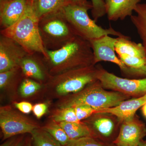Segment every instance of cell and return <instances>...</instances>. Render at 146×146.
Returning a JSON list of instances; mask_svg holds the SVG:
<instances>
[{"mask_svg": "<svg viewBox=\"0 0 146 146\" xmlns=\"http://www.w3.org/2000/svg\"><path fill=\"white\" fill-rule=\"evenodd\" d=\"M46 51L47 58L44 59L51 76L96 65L90 42L78 36H75L59 49Z\"/></svg>", "mask_w": 146, "mask_h": 146, "instance_id": "cell-1", "label": "cell"}, {"mask_svg": "<svg viewBox=\"0 0 146 146\" xmlns=\"http://www.w3.org/2000/svg\"><path fill=\"white\" fill-rule=\"evenodd\" d=\"M39 18L29 1L26 9L21 18L11 26L1 30V34L13 39L29 54L39 53L47 58L39 33Z\"/></svg>", "mask_w": 146, "mask_h": 146, "instance_id": "cell-2", "label": "cell"}, {"mask_svg": "<svg viewBox=\"0 0 146 146\" xmlns=\"http://www.w3.org/2000/svg\"><path fill=\"white\" fill-rule=\"evenodd\" d=\"M130 98L120 92L106 91L98 80L89 84L79 92L70 95L61 102L59 108L88 105L96 112L99 110L115 107Z\"/></svg>", "mask_w": 146, "mask_h": 146, "instance_id": "cell-3", "label": "cell"}, {"mask_svg": "<svg viewBox=\"0 0 146 146\" xmlns=\"http://www.w3.org/2000/svg\"><path fill=\"white\" fill-rule=\"evenodd\" d=\"M92 8V5L69 3L62 9V12L77 36L88 41L105 35H112L117 37L125 36L111 27L105 29L98 25L96 22L91 19L88 15V10Z\"/></svg>", "mask_w": 146, "mask_h": 146, "instance_id": "cell-4", "label": "cell"}, {"mask_svg": "<svg viewBox=\"0 0 146 146\" xmlns=\"http://www.w3.org/2000/svg\"><path fill=\"white\" fill-rule=\"evenodd\" d=\"M39 27L43 45L49 50L59 49L77 36L62 9L39 18Z\"/></svg>", "mask_w": 146, "mask_h": 146, "instance_id": "cell-5", "label": "cell"}, {"mask_svg": "<svg viewBox=\"0 0 146 146\" xmlns=\"http://www.w3.org/2000/svg\"><path fill=\"white\" fill-rule=\"evenodd\" d=\"M100 66L92 65L72 69L50 76L49 83L60 96L75 94L98 80Z\"/></svg>", "mask_w": 146, "mask_h": 146, "instance_id": "cell-6", "label": "cell"}, {"mask_svg": "<svg viewBox=\"0 0 146 146\" xmlns=\"http://www.w3.org/2000/svg\"><path fill=\"white\" fill-rule=\"evenodd\" d=\"M98 80L105 89L139 98L146 94V78L129 79L119 77L100 66Z\"/></svg>", "mask_w": 146, "mask_h": 146, "instance_id": "cell-7", "label": "cell"}, {"mask_svg": "<svg viewBox=\"0 0 146 146\" xmlns=\"http://www.w3.org/2000/svg\"><path fill=\"white\" fill-rule=\"evenodd\" d=\"M117 39V37L108 35L89 40L94 52V64L101 61L111 62L118 65L125 76H141L138 71L128 67L116 55L115 46Z\"/></svg>", "mask_w": 146, "mask_h": 146, "instance_id": "cell-8", "label": "cell"}, {"mask_svg": "<svg viewBox=\"0 0 146 146\" xmlns=\"http://www.w3.org/2000/svg\"><path fill=\"white\" fill-rule=\"evenodd\" d=\"M0 126L3 140L20 134L31 133L39 127L36 124L8 106L0 108Z\"/></svg>", "mask_w": 146, "mask_h": 146, "instance_id": "cell-9", "label": "cell"}, {"mask_svg": "<svg viewBox=\"0 0 146 146\" xmlns=\"http://www.w3.org/2000/svg\"><path fill=\"white\" fill-rule=\"evenodd\" d=\"M29 54L21 45L9 37H0V73L20 66Z\"/></svg>", "mask_w": 146, "mask_h": 146, "instance_id": "cell-10", "label": "cell"}, {"mask_svg": "<svg viewBox=\"0 0 146 146\" xmlns=\"http://www.w3.org/2000/svg\"><path fill=\"white\" fill-rule=\"evenodd\" d=\"M146 135L145 125L135 117L122 122L118 136L113 143L116 146H138Z\"/></svg>", "mask_w": 146, "mask_h": 146, "instance_id": "cell-11", "label": "cell"}, {"mask_svg": "<svg viewBox=\"0 0 146 146\" xmlns=\"http://www.w3.org/2000/svg\"><path fill=\"white\" fill-rule=\"evenodd\" d=\"M85 120L84 122L90 129L93 136L97 134L104 138L111 137L122 123L114 115L105 112L94 113Z\"/></svg>", "mask_w": 146, "mask_h": 146, "instance_id": "cell-12", "label": "cell"}, {"mask_svg": "<svg viewBox=\"0 0 146 146\" xmlns=\"http://www.w3.org/2000/svg\"><path fill=\"white\" fill-rule=\"evenodd\" d=\"M28 0H0V22L1 29L15 24L23 14Z\"/></svg>", "mask_w": 146, "mask_h": 146, "instance_id": "cell-13", "label": "cell"}, {"mask_svg": "<svg viewBox=\"0 0 146 146\" xmlns=\"http://www.w3.org/2000/svg\"><path fill=\"white\" fill-rule=\"evenodd\" d=\"M146 103V94L139 98L125 100L115 107L99 110L96 113H109L114 115L122 122L133 119L135 117L137 110Z\"/></svg>", "mask_w": 146, "mask_h": 146, "instance_id": "cell-14", "label": "cell"}, {"mask_svg": "<svg viewBox=\"0 0 146 146\" xmlns=\"http://www.w3.org/2000/svg\"><path fill=\"white\" fill-rule=\"evenodd\" d=\"M141 0H104L106 13L110 21L124 20L131 17Z\"/></svg>", "mask_w": 146, "mask_h": 146, "instance_id": "cell-15", "label": "cell"}, {"mask_svg": "<svg viewBox=\"0 0 146 146\" xmlns=\"http://www.w3.org/2000/svg\"><path fill=\"white\" fill-rule=\"evenodd\" d=\"M44 60V57L40 54H28L20 65L24 75L40 81L44 80L46 74L42 66Z\"/></svg>", "mask_w": 146, "mask_h": 146, "instance_id": "cell-16", "label": "cell"}, {"mask_svg": "<svg viewBox=\"0 0 146 146\" xmlns=\"http://www.w3.org/2000/svg\"><path fill=\"white\" fill-rule=\"evenodd\" d=\"M117 39L115 50L118 56L125 55L146 58V52L142 44L132 42L129 36L125 35L117 37Z\"/></svg>", "mask_w": 146, "mask_h": 146, "instance_id": "cell-17", "label": "cell"}, {"mask_svg": "<svg viewBox=\"0 0 146 146\" xmlns=\"http://www.w3.org/2000/svg\"><path fill=\"white\" fill-rule=\"evenodd\" d=\"M32 3L39 19L48 14L61 10L70 3L68 0H33Z\"/></svg>", "mask_w": 146, "mask_h": 146, "instance_id": "cell-18", "label": "cell"}, {"mask_svg": "<svg viewBox=\"0 0 146 146\" xmlns=\"http://www.w3.org/2000/svg\"><path fill=\"white\" fill-rule=\"evenodd\" d=\"M134 12L136 15L131 16V21L137 30L146 52V3L138 4Z\"/></svg>", "mask_w": 146, "mask_h": 146, "instance_id": "cell-19", "label": "cell"}, {"mask_svg": "<svg viewBox=\"0 0 146 146\" xmlns=\"http://www.w3.org/2000/svg\"><path fill=\"white\" fill-rule=\"evenodd\" d=\"M58 123L63 128L70 140L88 136L93 137L90 129L83 122L80 123L62 122Z\"/></svg>", "mask_w": 146, "mask_h": 146, "instance_id": "cell-20", "label": "cell"}, {"mask_svg": "<svg viewBox=\"0 0 146 146\" xmlns=\"http://www.w3.org/2000/svg\"><path fill=\"white\" fill-rule=\"evenodd\" d=\"M34 146H61V144L43 128L35 129L31 133Z\"/></svg>", "mask_w": 146, "mask_h": 146, "instance_id": "cell-21", "label": "cell"}, {"mask_svg": "<svg viewBox=\"0 0 146 146\" xmlns=\"http://www.w3.org/2000/svg\"><path fill=\"white\" fill-rule=\"evenodd\" d=\"M42 128L49 133L62 146H66L70 140L63 128L54 121L50 122Z\"/></svg>", "mask_w": 146, "mask_h": 146, "instance_id": "cell-22", "label": "cell"}, {"mask_svg": "<svg viewBox=\"0 0 146 146\" xmlns=\"http://www.w3.org/2000/svg\"><path fill=\"white\" fill-rule=\"evenodd\" d=\"M53 121L57 123L62 122H81L76 115L73 107L60 108L55 112L52 116Z\"/></svg>", "mask_w": 146, "mask_h": 146, "instance_id": "cell-23", "label": "cell"}, {"mask_svg": "<svg viewBox=\"0 0 146 146\" xmlns=\"http://www.w3.org/2000/svg\"><path fill=\"white\" fill-rule=\"evenodd\" d=\"M21 71L20 66L12 68L8 70L0 73V88L5 89L11 84L17 76Z\"/></svg>", "mask_w": 146, "mask_h": 146, "instance_id": "cell-24", "label": "cell"}, {"mask_svg": "<svg viewBox=\"0 0 146 146\" xmlns=\"http://www.w3.org/2000/svg\"><path fill=\"white\" fill-rule=\"evenodd\" d=\"M41 88L40 84L32 80L26 78L22 82L20 91L23 97H27L33 95Z\"/></svg>", "mask_w": 146, "mask_h": 146, "instance_id": "cell-25", "label": "cell"}, {"mask_svg": "<svg viewBox=\"0 0 146 146\" xmlns=\"http://www.w3.org/2000/svg\"><path fill=\"white\" fill-rule=\"evenodd\" d=\"M65 146H108L92 136L70 140Z\"/></svg>", "mask_w": 146, "mask_h": 146, "instance_id": "cell-26", "label": "cell"}, {"mask_svg": "<svg viewBox=\"0 0 146 146\" xmlns=\"http://www.w3.org/2000/svg\"><path fill=\"white\" fill-rule=\"evenodd\" d=\"M79 121L86 119L96 113V110L88 105L82 104L73 107Z\"/></svg>", "mask_w": 146, "mask_h": 146, "instance_id": "cell-27", "label": "cell"}, {"mask_svg": "<svg viewBox=\"0 0 146 146\" xmlns=\"http://www.w3.org/2000/svg\"><path fill=\"white\" fill-rule=\"evenodd\" d=\"M91 14L96 22L106 14L104 0H91Z\"/></svg>", "mask_w": 146, "mask_h": 146, "instance_id": "cell-28", "label": "cell"}, {"mask_svg": "<svg viewBox=\"0 0 146 146\" xmlns=\"http://www.w3.org/2000/svg\"><path fill=\"white\" fill-rule=\"evenodd\" d=\"M48 108V105L46 104H37L33 106L32 111L36 117L40 119L46 112Z\"/></svg>", "mask_w": 146, "mask_h": 146, "instance_id": "cell-29", "label": "cell"}, {"mask_svg": "<svg viewBox=\"0 0 146 146\" xmlns=\"http://www.w3.org/2000/svg\"><path fill=\"white\" fill-rule=\"evenodd\" d=\"M16 108L25 114H29L33 110L32 105L28 102H22L14 103Z\"/></svg>", "mask_w": 146, "mask_h": 146, "instance_id": "cell-30", "label": "cell"}, {"mask_svg": "<svg viewBox=\"0 0 146 146\" xmlns=\"http://www.w3.org/2000/svg\"><path fill=\"white\" fill-rule=\"evenodd\" d=\"M70 3L75 4L82 5H92L91 3L88 1L87 0H68Z\"/></svg>", "mask_w": 146, "mask_h": 146, "instance_id": "cell-31", "label": "cell"}, {"mask_svg": "<svg viewBox=\"0 0 146 146\" xmlns=\"http://www.w3.org/2000/svg\"><path fill=\"white\" fill-rule=\"evenodd\" d=\"M18 142L15 138H11L1 145V146H16Z\"/></svg>", "mask_w": 146, "mask_h": 146, "instance_id": "cell-32", "label": "cell"}, {"mask_svg": "<svg viewBox=\"0 0 146 146\" xmlns=\"http://www.w3.org/2000/svg\"><path fill=\"white\" fill-rule=\"evenodd\" d=\"M142 110L143 115L146 118V103L142 106Z\"/></svg>", "mask_w": 146, "mask_h": 146, "instance_id": "cell-33", "label": "cell"}, {"mask_svg": "<svg viewBox=\"0 0 146 146\" xmlns=\"http://www.w3.org/2000/svg\"><path fill=\"white\" fill-rule=\"evenodd\" d=\"M23 140H21L18 141L17 144H16V146H23Z\"/></svg>", "mask_w": 146, "mask_h": 146, "instance_id": "cell-34", "label": "cell"}, {"mask_svg": "<svg viewBox=\"0 0 146 146\" xmlns=\"http://www.w3.org/2000/svg\"><path fill=\"white\" fill-rule=\"evenodd\" d=\"M138 146H146V142H145V141H143V140H142V141L140 142V144H139Z\"/></svg>", "mask_w": 146, "mask_h": 146, "instance_id": "cell-35", "label": "cell"}, {"mask_svg": "<svg viewBox=\"0 0 146 146\" xmlns=\"http://www.w3.org/2000/svg\"><path fill=\"white\" fill-rule=\"evenodd\" d=\"M143 73L144 75L146 76V63L145 65V68L143 69Z\"/></svg>", "mask_w": 146, "mask_h": 146, "instance_id": "cell-36", "label": "cell"}, {"mask_svg": "<svg viewBox=\"0 0 146 146\" xmlns=\"http://www.w3.org/2000/svg\"><path fill=\"white\" fill-rule=\"evenodd\" d=\"M27 146H31V144L30 143H28L27 144Z\"/></svg>", "mask_w": 146, "mask_h": 146, "instance_id": "cell-37", "label": "cell"}, {"mask_svg": "<svg viewBox=\"0 0 146 146\" xmlns=\"http://www.w3.org/2000/svg\"><path fill=\"white\" fill-rule=\"evenodd\" d=\"M108 146H116L115 145H114V144H113V145H108Z\"/></svg>", "mask_w": 146, "mask_h": 146, "instance_id": "cell-38", "label": "cell"}, {"mask_svg": "<svg viewBox=\"0 0 146 146\" xmlns=\"http://www.w3.org/2000/svg\"><path fill=\"white\" fill-rule=\"evenodd\" d=\"M28 1H29L33 2V0H28Z\"/></svg>", "mask_w": 146, "mask_h": 146, "instance_id": "cell-39", "label": "cell"}, {"mask_svg": "<svg viewBox=\"0 0 146 146\" xmlns=\"http://www.w3.org/2000/svg\"></svg>", "mask_w": 146, "mask_h": 146, "instance_id": "cell-40", "label": "cell"}]
</instances>
